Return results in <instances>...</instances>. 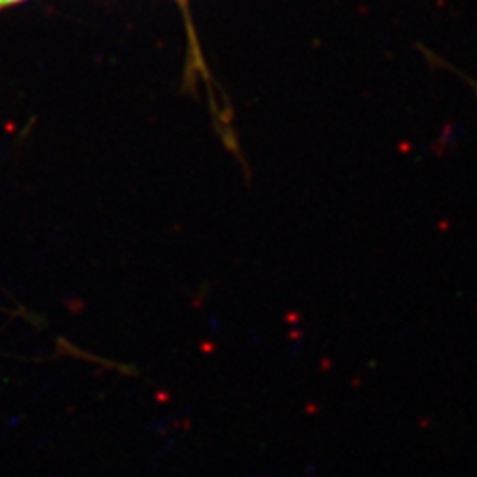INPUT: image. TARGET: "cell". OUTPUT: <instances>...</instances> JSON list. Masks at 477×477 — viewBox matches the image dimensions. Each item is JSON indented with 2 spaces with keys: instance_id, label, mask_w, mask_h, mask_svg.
<instances>
[{
  "instance_id": "6da1fadb",
  "label": "cell",
  "mask_w": 477,
  "mask_h": 477,
  "mask_svg": "<svg viewBox=\"0 0 477 477\" xmlns=\"http://www.w3.org/2000/svg\"><path fill=\"white\" fill-rule=\"evenodd\" d=\"M18 2H21V0H0V9H4V7H9V6L18 4Z\"/></svg>"
}]
</instances>
